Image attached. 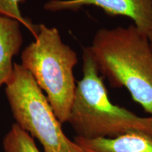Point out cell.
Wrapping results in <instances>:
<instances>
[{"mask_svg":"<svg viewBox=\"0 0 152 152\" xmlns=\"http://www.w3.org/2000/svg\"><path fill=\"white\" fill-rule=\"evenodd\" d=\"M148 38H149V43H150V46H151V48L152 49V33L150 34L149 37H148Z\"/></svg>","mask_w":152,"mask_h":152,"instance_id":"cell-10","label":"cell"},{"mask_svg":"<svg viewBox=\"0 0 152 152\" xmlns=\"http://www.w3.org/2000/svg\"><path fill=\"white\" fill-rule=\"evenodd\" d=\"M79 137L115 138L130 132L152 137L151 117H140L112 103L88 47L83 49V77L76 87L68 122Z\"/></svg>","mask_w":152,"mask_h":152,"instance_id":"cell-2","label":"cell"},{"mask_svg":"<svg viewBox=\"0 0 152 152\" xmlns=\"http://www.w3.org/2000/svg\"><path fill=\"white\" fill-rule=\"evenodd\" d=\"M3 148L4 152H40L34 139L16 123L4 138Z\"/></svg>","mask_w":152,"mask_h":152,"instance_id":"cell-8","label":"cell"},{"mask_svg":"<svg viewBox=\"0 0 152 152\" xmlns=\"http://www.w3.org/2000/svg\"><path fill=\"white\" fill-rule=\"evenodd\" d=\"M73 140L82 152H152V137L140 132L94 140L75 136Z\"/></svg>","mask_w":152,"mask_h":152,"instance_id":"cell-6","label":"cell"},{"mask_svg":"<svg viewBox=\"0 0 152 152\" xmlns=\"http://www.w3.org/2000/svg\"><path fill=\"white\" fill-rule=\"evenodd\" d=\"M87 6L99 7L111 16L128 17L147 37L152 33V0H50L44 9L53 12L78 11Z\"/></svg>","mask_w":152,"mask_h":152,"instance_id":"cell-5","label":"cell"},{"mask_svg":"<svg viewBox=\"0 0 152 152\" xmlns=\"http://www.w3.org/2000/svg\"><path fill=\"white\" fill-rule=\"evenodd\" d=\"M14 66L5 92L16 124L37 139L45 152H82L66 135L62 123L31 73L21 64L14 63Z\"/></svg>","mask_w":152,"mask_h":152,"instance_id":"cell-4","label":"cell"},{"mask_svg":"<svg viewBox=\"0 0 152 152\" xmlns=\"http://www.w3.org/2000/svg\"><path fill=\"white\" fill-rule=\"evenodd\" d=\"M18 20L0 15V89L14 71L13 58L20 52L23 37Z\"/></svg>","mask_w":152,"mask_h":152,"instance_id":"cell-7","label":"cell"},{"mask_svg":"<svg viewBox=\"0 0 152 152\" xmlns=\"http://www.w3.org/2000/svg\"><path fill=\"white\" fill-rule=\"evenodd\" d=\"M88 48L99 72L111 86L124 87L152 115V49L147 36L134 24L102 28Z\"/></svg>","mask_w":152,"mask_h":152,"instance_id":"cell-1","label":"cell"},{"mask_svg":"<svg viewBox=\"0 0 152 152\" xmlns=\"http://www.w3.org/2000/svg\"><path fill=\"white\" fill-rule=\"evenodd\" d=\"M151 119H152V115H151Z\"/></svg>","mask_w":152,"mask_h":152,"instance_id":"cell-11","label":"cell"},{"mask_svg":"<svg viewBox=\"0 0 152 152\" xmlns=\"http://www.w3.org/2000/svg\"><path fill=\"white\" fill-rule=\"evenodd\" d=\"M24 0H0V15L18 20L35 37L37 34L39 25L33 23L31 20L23 16L20 10V4Z\"/></svg>","mask_w":152,"mask_h":152,"instance_id":"cell-9","label":"cell"},{"mask_svg":"<svg viewBox=\"0 0 152 152\" xmlns=\"http://www.w3.org/2000/svg\"><path fill=\"white\" fill-rule=\"evenodd\" d=\"M21 65L31 73L61 123L68 122L76 87L77 54L56 28L39 25L35 40L23 49Z\"/></svg>","mask_w":152,"mask_h":152,"instance_id":"cell-3","label":"cell"}]
</instances>
